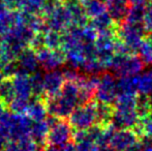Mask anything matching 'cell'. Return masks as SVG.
<instances>
[{
  "mask_svg": "<svg viewBox=\"0 0 152 151\" xmlns=\"http://www.w3.org/2000/svg\"><path fill=\"white\" fill-rule=\"evenodd\" d=\"M49 115L59 119H66L81 105L79 85L75 81H65L61 90L54 96L45 97Z\"/></svg>",
  "mask_w": 152,
  "mask_h": 151,
  "instance_id": "obj_1",
  "label": "cell"
},
{
  "mask_svg": "<svg viewBox=\"0 0 152 151\" xmlns=\"http://www.w3.org/2000/svg\"><path fill=\"white\" fill-rule=\"evenodd\" d=\"M68 122L75 131H86L97 123L96 101H88L80 105L72 112Z\"/></svg>",
  "mask_w": 152,
  "mask_h": 151,
  "instance_id": "obj_2",
  "label": "cell"
},
{
  "mask_svg": "<svg viewBox=\"0 0 152 151\" xmlns=\"http://www.w3.org/2000/svg\"><path fill=\"white\" fill-rule=\"evenodd\" d=\"M144 62L134 53L129 54H115L110 69L118 77L138 76L144 69Z\"/></svg>",
  "mask_w": 152,
  "mask_h": 151,
  "instance_id": "obj_3",
  "label": "cell"
},
{
  "mask_svg": "<svg viewBox=\"0 0 152 151\" xmlns=\"http://www.w3.org/2000/svg\"><path fill=\"white\" fill-rule=\"evenodd\" d=\"M116 34L118 39L123 42L129 48V50L134 53L138 51L147 33L143 24H132L126 21H122L121 23L117 24Z\"/></svg>",
  "mask_w": 152,
  "mask_h": 151,
  "instance_id": "obj_4",
  "label": "cell"
},
{
  "mask_svg": "<svg viewBox=\"0 0 152 151\" xmlns=\"http://www.w3.org/2000/svg\"><path fill=\"white\" fill-rule=\"evenodd\" d=\"M118 96L117 81L114 75L110 73H104L100 75V80L97 85L94 97L98 103H104L114 105Z\"/></svg>",
  "mask_w": 152,
  "mask_h": 151,
  "instance_id": "obj_5",
  "label": "cell"
},
{
  "mask_svg": "<svg viewBox=\"0 0 152 151\" xmlns=\"http://www.w3.org/2000/svg\"><path fill=\"white\" fill-rule=\"evenodd\" d=\"M38 62L46 71L57 69L66 63V55L63 49H49L47 47L36 51Z\"/></svg>",
  "mask_w": 152,
  "mask_h": 151,
  "instance_id": "obj_6",
  "label": "cell"
},
{
  "mask_svg": "<svg viewBox=\"0 0 152 151\" xmlns=\"http://www.w3.org/2000/svg\"><path fill=\"white\" fill-rule=\"evenodd\" d=\"M45 23L48 29L56 30L59 32H64L67 28L72 26V21L67 9L62 3V0L44 17Z\"/></svg>",
  "mask_w": 152,
  "mask_h": 151,
  "instance_id": "obj_7",
  "label": "cell"
},
{
  "mask_svg": "<svg viewBox=\"0 0 152 151\" xmlns=\"http://www.w3.org/2000/svg\"><path fill=\"white\" fill-rule=\"evenodd\" d=\"M75 129L72 128L68 121H66L65 119H58L51 126L47 144H52V145L62 147L67 142L72 141Z\"/></svg>",
  "mask_w": 152,
  "mask_h": 151,
  "instance_id": "obj_8",
  "label": "cell"
},
{
  "mask_svg": "<svg viewBox=\"0 0 152 151\" xmlns=\"http://www.w3.org/2000/svg\"><path fill=\"white\" fill-rule=\"evenodd\" d=\"M139 137L134 129H113L109 145L117 151H124L138 142Z\"/></svg>",
  "mask_w": 152,
  "mask_h": 151,
  "instance_id": "obj_9",
  "label": "cell"
},
{
  "mask_svg": "<svg viewBox=\"0 0 152 151\" xmlns=\"http://www.w3.org/2000/svg\"><path fill=\"white\" fill-rule=\"evenodd\" d=\"M64 83H65V78L61 69H57L47 71L44 76L45 97L56 95L61 90Z\"/></svg>",
  "mask_w": 152,
  "mask_h": 151,
  "instance_id": "obj_10",
  "label": "cell"
},
{
  "mask_svg": "<svg viewBox=\"0 0 152 151\" xmlns=\"http://www.w3.org/2000/svg\"><path fill=\"white\" fill-rule=\"evenodd\" d=\"M72 21V26L83 27L88 24V17L85 12L81 0H62Z\"/></svg>",
  "mask_w": 152,
  "mask_h": 151,
  "instance_id": "obj_11",
  "label": "cell"
},
{
  "mask_svg": "<svg viewBox=\"0 0 152 151\" xmlns=\"http://www.w3.org/2000/svg\"><path fill=\"white\" fill-rule=\"evenodd\" d=\"M17 60H18L19 65H20V71H24L28 75H31L32 73L36 71L38 69V66H39L37 54L30 47L25 48L20 53Z\"/></svg>",
  "mask_w": 152,
  "mask_h": 151,
  "instance_id": "obj_12",
  "label": "cell"
},
{
  "mask_svg": "<svg viewBox=\"0 0 152 151\" xmlns=\"http://www.w3.org/2000/svg\"><path fill=\"white\" fill-rule=\"evenodd\" d=\"M104 2L107 6V12L116 24L125 20L129 9V2L127 0H104Z\"/></svg>",
  "mask_w": 152,
  "mask_h": 151,
  "instance_id": "obj_13",
  "label": "cell"
},
{
  "mask_svg": "<svg viewBox=\"0 0 152 151\" xmlns=\"http://www.w3.org/2000/svg\"><path fill=\"white\" fill-rule=\"evenodd\" d=\"M29 76L30 75L24 73V71H19V73L12 78L17 96L24 97V98H28V99L33 97Z\"/></svg>",
  "mask_w": 152,
  "mask_h": 151,
  "instance_id": "obj_14",
  "label": "cell"
},
{
  "mask_svg": "<svg viewBox=\"0 0 152 151\" xmlns=\"http://www.w3.org/2000/svg\"><path fill=\"white\" fill-rule=\"evenodd\" d=\"M26 115L33 122L46 120L49 113H48V109H47L45 98L35 97V96L32 97L30 99V103H29V107L27 109Z\"/></svg>",
  "mask_w": 152,
  "mask_h": 151,
  "instance_id": "obj_15",
  "label": "cell"
},
{
  "mask_svg": "<svg viewBox=\"0 0 152 151\" xmlns=\"http://www.w3.org/2000/svg\"><path fill=\"white\" fill-rule=\"evenodd\" d=\"M19 12L20 10L5 9L0 12V35L3 36L14 26L19 23Z\"/></svg>",
  "mask_w": 152,
  "mask_h": 151,
  "instance_id": "obj_16",
  "label": "cell"
},
{
  "mask_svg": "<svg viewBox=\"0 0 152 151\" xmlns=\"http://www.w3.org/2000/svg\"><path fill=\"white\" fill-rule=\"evenodd\" d=\"M50 125L47 122V120L36 121L33 122L30 133V137L37 144L42 146H45L48 141V135L50 131Z\"/></svg>",
  "mask_w": 152,
  "mask_h": 151,
  "instance_id": "obj_17",
  "label": "cell"
},
{
  "mask_svg": "<svg viewBox=\"0 0 152 151\" xmlns=\"http://www.w3.org/2000/svg\"><path fill=\"white\" fill-rule=\"evenodd\" d=\"M118 94L137 95L138 93V76L119 77L117 81Z\"/></svg>",
  "mask_w": 152,
  "mask_h": 151,
  "instance_id": "obj_18",
  "label": "cell"
},
{
  "mask_svg": "<svg viewBox=\"0 0 152 151\" xmlns=\"http://www.w3.org/2000/svg\"><path fill=\"white\" fill-rule=\"evenodd\" d=\"M134 131L139 138L152 139V112L140 116Z\"/></svg>",
  "mask_w": 152,
  "mask_h": 151,
  "instance_id": "obj_19",
  "label": "cell"
},
{
  "mask_svg": "<svg viewBox=\"0 0 152 151\" xmlns=\"http://www.w3.org/2000/svg\"><path fill=\"white\" fill-rule=\"evenodd\" d=\"M85 12L89 19H93L107 12L104 0H81Z\"/></svg>",
  "mask_w": 152,
  "mask_h": 151,
  "instance_id": "obj_20",
  "label": "cell"
},
{
  "mask_svg": "<svg viewBox=\"0 0 152 151\" xmlns=\"http://www.w3.org/2000/svg\"><path fill=\"white\" fill-rule=\"evenodd\" d=\"M113 112H114L113 105L96 101V115H97V123L99 125L102 126L110 125Z\"/></svg>",
  "mask_w": 152,
  "mask_h": 151,
  "instance_id": "obj_21",
  "label": "cell"
},
{
  "mask_svg": "<svg viewBox=\"0 0 152 151\" xmlns=\"http://www.w3.org/2000/svg\"><path fill=\"white\" fill-rule=\"evenodd\" d=\"M89 24L97 31V33L102 32V31H104V30H108V29H111V28H115V27L117 26L116 22L113 20L112 17L109 15L108 12L100 15V16L96 17V18L91 19Z\"/></svg>",
  "mask_w": 152,
  "mask_h": 151,
  "instance_id": "obj_22",
  "label": "cell"
},
{
  "mask_svg": "<svg viewBox=\"0 0 152 151\" xmlns=\"http://www.w3.org/2000/svg\"><path fill=\"white\" fill-rule=\"evenodd\" d=\"M137 52L145 65H152V34L145 36Z\"/></svg>",
  "mask_w": 152,
  "mask_h": 151,
  "instance_id": "obj_23",
  "label": "cell"
},
{
  "mask_svg": "<svg viewBox=\"0 0 152 151\" xmlns=\"http://www.w3.org/2000/svg\"><path fill=\"white\" fill-rule=\"evenodd\" d=\"M15 97H16V91L12 78H5L0 84V99L6 106H8Z\"/></svg>",
  "mask_w": 152,
  "mask_h": 151,
  "instance_id": "obj_24",
  "label": "cell"
},
{
  "mask_svg": "<svg viewBox=\"0 0 152 151\" xmlns=\"http://www.w3.org/2000/svg\"><path fill=\"white\" fill-rule=\"evenodd\" d=\"M138 92L152 96V69L138 75Z\"/></svg>",
  "mask_w": 152,
  "mask_h": 151,
  "instance_id": "obj_25",
  "label": "cell"
},
{
  "mask_svg": "<svg viewBox=\"0 0 152 151\" xmlns=\"http://www.w3.org/2000/svg\"><path fill=\"white\" fill-rule=\"evenodd\" d=\"M44 76L39 71L32 73L30 78V84L32 88V93L35 97H44L45 96V84H44Z\"/></svg>",
  "mask_w": 152,
  "mask_h": 151,
  "instance_id": "obj_26",
  "label": "cell"
},
{
  "mask_svg": "<svg viewBox=\"0 0 152 151\" xmlns=\"http://www.w3.org/2000/svg\"><path fill=\"white\" fill-rule=\"evenodd\" d=\"M145 14V4H132L129 6L128 12L125 17L126 22L132 24H143Z\"/></svg>",
  "mask_w": 152,
  "mask_h": 151,
  "instance_id": "obj_27",
  "label": "cell"
},
{
  "mask_svg": "<svg viewBox=\"0 0 152 151\" xmlns=\"http://www.w3.org/2000/svg\"><path fill=\"white\" fill-rule=\"evenodd\" d=\"M63 44V34L62 32L52 29H48L45 32V44L49 49H60Z\"/></svg>",
  "mask_w": 152,
  "mask_h": 151,
  "instance_id": "obj_28",
  "label": "cell"
},
{
  "mask_svg": "<svg viewBox=\"0 0 152 151\" xmlns=\"http://www.w3.org/2000/svg\"><path fill=\"white\" fill-rule=\"evenodd\" d=\"M136 109L139 116H143L152 112V96L139 94L136 97Z\"/></svg>",
  "mask_w": 152,
  "mask_h": 151,
  "instance_id": "obj_29",
  "label": "cell"
},
{
  "mask_svg": "<svg viewBox=\"0 0 152 151\" xmlns=\"http://www.w3.org/2000/svg\"><path fill=\"white\" fill-rule=\"evenodd\" d=\"M32 98V97H31ZM30 98V99H31ZM30 99L24 98V97L17 96L10 101V104L7 106L10 108V111L12 113L16 114H26L27 109L29 107V103H30Z\"/></svg>",
  "mask_w": 152,
  "mask_h": 151,
  "instance_id": "obj_30",
  "label": "cell"
},
{
  "mask_svg": "<svg viewBox=\"0 0 152 151\" xmlns=\"http://www.w3.org/2000/svg\"><path fill=\"white\" fill-rule=\"evenodd\" d=\"M46 2L47 0H25L24 6L21 10H25L29 14L40 15L42 16Z\"/></svg>",
  "mask_w": 152,
  "mask_h": 151,
  "instance_id": "obj_31",
  "label": "cell"
},
{
  "mask_svg": "<svg viewBox=\"0 0 152 151\" xmlns=\"http://www.w3.org/2000/svg\"><path fill=\"white\" fill-rule=\"evenodd\" d=\"M2 73L4 74L5 78H12L14 76H16L17 74L20 71V65H19V62L17 59H14V60H10L4 65L1 69Z\"/></svg>",
  "mask_w": 152,
  "mask_h": 151,
  "instance_id": "obj_32",
  "label": "cell"
},
{
  "mask_svg": "<svg viewBox=\"0 0 152 151\" xmlns=\"http://www.w3.org/2000/svg\"><path fill=\"white\" fill-rule=\"evenodd\" d=\"M143 26L146 33L152 34V1L151 3L145 5V14L143 19Z\"/></svg>",
  "mask_w": 152,
  "mask_h": 151,
  "instance_id": "obj_33",
  "label": "cell"
},
{
  "mask_svg": "<svg viewBox=\"0 0 152 151\" xmlns=\"http://www.w3.org/2000/svg\"><path fill=\"white\" fill-rule=\"evenodd\" d=\"M29 47L31 49H33L35 52L45 48L46 47V44H45V32H36L34 34L33 38L31 39Z\"/></svg>",
  "mask_w": 152,
  "mask_h": 151,
  "instance_id": "obj_34",
  "label": "cell"
},
{
  "mask_svg": "<svg viewBox=\"0 0 152 151\" xmlns=\"http://www.w3.org/2000/svg\"><path fill=\"white\" fill-rule=\"evenodd\" d=\"M62 73H63V76L65 78V81H75V82H77L79 80V78L81 77V74L78 71V69L72 66L63 69H62Z\"/></svg>",
  "mask_w": 152,
  "mask_h": 151,
  "instance_id": "obj_35",
  "label": "cell"
},
{
  "mask_svg": "<svg viewBox=\"0 0 152 151\" xmlns=\"http://www.w3.org/2000/svg\"><path fill=\"white\" fill-rule=\"evenodd\" d=\"M3 2L7 9L21 10L24 6L25 0H3Z\"/></svg>",
  "mask_w": 152,
  "mask_h": 151,
  "instance_id": "obj_36",
  "label": "cell"
},
{
  "mask_svg": "<svg viewBox=\"0 0 152 151\" xmlns=\"http://www.w3.org/2000/svg\"><path fill=\"white\" fill-rule=\"evenodd\" d=\"M143 151H152V140L148 138H143L142 141Z\"/></svg>",
  "mask_w": 152,
  "mask_h": 151,
  "instance_id": "obj_37",
  "label": "cell"
},
{
  "mask_svg": "<svg viewBox=\"0 0 152 151\" xmlns=\"http://www.w3.org/2000/svg\"><path fill=\"white\" fill-rule=\"evenodd\" d=\"M62 151H77L76 149V143L74 141H69L65 144V145L62 146Z\"/></svg>",
  "mask_w": 152,
  "mask_h": 151,
  "instance_id": "obj_38",
  "label": "cell"
},
{
  "mask_svg": "<svg viewBox=\"0 0 152 151\" xmlns=\"http://www.w3.org/2000/svg\"><path fill=\"white\" fill-rule=\"evenodd\" d=\"M124 151H143V145L142 142H137L134 145L129 146L127 149H125Z\"/></svg>",
  "mask_w": 152,
  "mask_h": 151,
  "instance_id": "obj_39",
  "label": "cell"
},
{
  "mask_svg": "<svg viewBox=\"0 0 152 151\" xmlns=\"http://www.w3.org/2000/svg\"><path fill=\"white\" fill-rule=\"evenodd\" d=\"M44 151H62V148L60 146L52 145V144H46Z\"/></svg>",
  "mask_w": 152,
  "mask_h": 151,
  "instance_id": "obj_40",
  "label": "cell"
},
{
  "mask_svg": "<svg viewBox=\"0 0 152 151\" xmlns=\"http://www.w3.org/2000/svg\"><path fill=\"white\" fill-rule=\"evenodd\" d=\"M6 108H7V106L0 99V118H1V117L4 115V113L6 112Z\"/></svg>",
  "mask_w": 152,
  "mask_h": 151,
  "instance_id": "obj_41",
  "label": "cell"
},
{
  "mask_svg": "<svg viewBox=\"0 0 152 151\" xmlns=\"http://www.w3.org/2000/svg\"><path fill=\"white\" fill-rule=\"evenodd\" d=\"M96 151H117V150L114 149V148H112L110 145H106V146H102V147L98 148Z\"/></svg>",
  "mask_w": 152,
  "mask_h": 151,
  "instance_id": "obj_42",
  "label": "cell"
},
{
  "mask_svg": "<svg viewBox=\"0 0 152 151\" xmlns=\"http://www.w3.org/2000/svg\"><path fill=\"white\" fill-rule=\"evenodd\" d=\"M130 4H145L147 0H127Z\"/></svg>",
  "mask_w": 152,
  "mask_h": 151,
  "instance_id": "obj_43",
  "label": "cell"
},
{
  "mask_svg": "<svg viewBox=\"0 0 152 151\" xmlns=\"http://www.w3.org/2000/svg\"><path fill=\"white\" fill-rule=\"evenodd\" d=\"M4 79H5V76H4V74L2 73V71L0 69V84H1V82L4 80Z\"/></svg>",
  "mask_w": 152,
  "mask_h": 151,
  "instance_id": "obj_44",
  "label": "cell"
},
{
  "mask_svg": "<svg viewBox=\"0 0 152 151\" xmlns=\"http://www.w3.org/2000/svg\"><path fill=\"white\" fill-rule=\"evenodd\" d=\"M2 47H3V36L0 35V49H2Z\"/></svg>",
  "mask_w": 152,
  "mask_h": 151,
  "instance_id": "obj_45",
  "label": "cell"
},
{
  "mask_svg": "<svg viewBox=\"0 0 152 151\" xmlns=\"http://www.w3.org/2000/svg\"><path fill=\"white\" fill-rule=\"evenodd\" d=\"M1 151H7V150H6V149H5V147H4V148H3V149H2Z\"/></svg>",
  "mask_w": 152,
  "mask_h": 151,
  "instance_id": "obj_46",
  "label": "cell"
},
{
  "mask_svg": "<svg viewBox=\"0 0 152 151\" xmlns=\"http://www.w3.org/2000/svg\"><path fill=\"white\" fill-rule=\"evenodd\" d=\"M151 1H152V0H151Z\"/></svg>",
  "mask_w": 152,
  "mask_h": 151,
  "instance_id": "obj_47",
  "label": "cell"
},
{
  "mask_svg": "<svg viewBox=\"0 0 152 151\" xmlns=\"http://www.w3.org/2000/svg\"><path fill=\"white\" fill-rule=\"evenodd\" d=\"M151 140H152V139H151Z\"/></svg>",
  "mask_w": 152,
  "mask_h": 151,
  "instance_id": "obj_48",
  "label": "cell"
}]
</instances>
